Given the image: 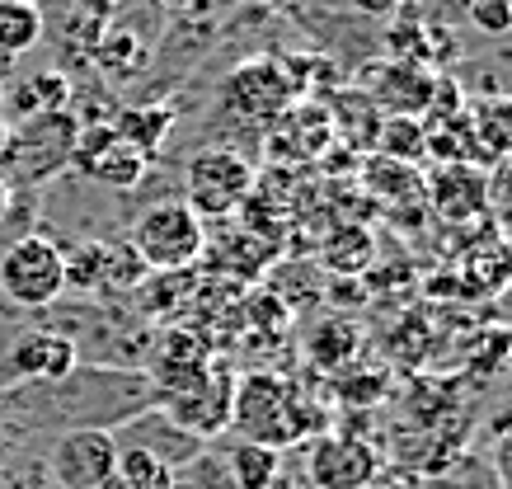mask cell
<instances>
[{"label": "cell", "instance_id": "1", "mask_svg": "<svg viewBox=\"0 0 512 489\" xmlns=\"http://www.w3.org/2000/svg\"><path fill=\"white\" fill-rule=\"evenodd\" d=\"M231 419L245 433V442H264L273 452L292 447V442L320 438V424H325L320 410L306 400V391L296 381L278 377V372H249L235 386Z\"/></svg>", "mask_w": 512, "mask_h": 489}, {"label": "cell", "instance_id": "2", "mask_svg": "<svg viewBox=\"0 0 512 489\" xmlns=\"http://www.w3.org/2000/svg\"><path fill=\"white\" fill-rule=\"evenodd\" d=\"M132 250L146 259L151 273H179L193 269L202 254H207V226L184 198L146 207L132 226Z\"/></svg>", "mask_w": 512, "mask_h": 489}, {"label": "cell", "instance_id": "3", "mask_svg": "<svg viewBox=\"0 0 512 489\" xmlns=\"http://www.w3.org/2000/svg\"><path fill=\"white\" fill-rule=\"evenodd\" d=\"M80 118L76 113H33L19 127H10V151L0 160V170H10L15 184H43L52 174H62L76 151ZM5 179V184H10Z\"/></svg>", "mask_w": 512, "mask_h": 489}, {"label": "cell", "instance_id": "4", "mask_svg": "<svg viewBox=\"0 0 512 489\" xmlns=\"http://www.w3.org/2000/svg\"><path fill=\"white\" fill-rule=\"evenodd\" d=\"M296 99H301V90L292 80V66L278 57H249L221 85V109L254 127H273Z\"/></svg>", "mask_w": 512, "mask_h": 489}, {"label": "cell", "instance_id": "5", "mask_svg": "<svg viewBox=\"0 0 512 489\" xmlns=\"http://www.w3.org/2000/svg\"><path fill=\"white\" fill-rule=\"evenodd\" d=\"M184 189H188L184 203L193 207L202 221L207 217L221 221L245 207L249 189H254V165H249L235 146H207V151H198V156L184 165Z\"/></svg>", "mask_w": 512, "mask_h": 489}, {"label": "cell", "instance_id": "6", "mask_svg": "<svg viewBox=\"0 0 512 489\" xmlns=\"http://www.w3.org/2000/svg\"><path fill=\"white\" fill-rule=\"evenodd\" d=\"M66 292V264L62 250L47 236H19L10 250L0 254V297L24 306V311H43Z\"/></svg>", "mask_w": 512, "mask_h": 489}, {"label": "cell", "instance_id": "7", "mask_svg": "<svg viewBox=\"0 0 512 489\" xmlns=\"http://www.w3.org/2000/svg\"><path fill=\"white\" fill-rule=\"evenodd\" d=\"M353 90L367 99L381 118H423V113L433 109L437 71H428V66H404V62L381 57V62L357 66Z\"/></svg>", "mask_w": 512, "mask_h": 489}, {"label": "cell", "instance_id": "8", "mask_svg": "<svg viewBox=\"0 0 512 489\" xmlns=\"http://www.w3.org/2000/svg\"><path fill=\"white\" fill-rule=\"evenodd\" d=\"M118 438L109 428H71L57 438L52 457H47V471L62 489H99L104 480L118 475Z\"/></svg>", "mask_w": 512, "mask_h": 489}, {"label": "cell", "instance_id": "9", "mask_svg": "<svg viewBox=\"0 0 512 489\" xmlns=\"http://www.w3.org/2000/svg\"><path fill=\"white\" fill-rule=\"evenodd\" d=\"M306 475L315 489H367L381 475V457L362 438L320 433L306 442Z\"/></svg>", "mask_w": 512, "mask_h": 489}, {"label": "cell", "instance_id": "10", "mask_svg": "<svg viewBox=\"0 0 512 489\" xmlns=\"http://www.w3.org/2000/svg\"><path fill=\"white\" fill-rule=\"evenodd\" d=\"M423 198L442 221L451 226H470V221L489 217V179L484 165H437L433 174H423Z\"/></svg>", "mask_w": 512, "mask_h": 489}, {"label": "cell", "instance_id": "11", "mask_svg": "<svg viewBox=\"0 0 512 489\" xmlns=\"http://www.w3.org/2000/svg\"><path fill=\"white\" fill-rule=\"evenodd\" d=\"M231 400H235V381L221 367H207L188 391L165 395V405L174 410L179 424H193L198 433H221L231 424Z\"/></svg>", "mask_w": 512, "mask_h": 489}, {"label": "cell", "instance_id": "12", "mask_svg": "<svg viewBox=\"0 0 512 489\" xmlns=\"http://www.w3.org/2000/svg\"><path fill=\"white\" fill-rule=\"evenodd\" d=\"M80 353L66 334H52V330H29L19 334L15 348H10V372L24 381H66L76 372Z\"/></svg>", "mask_w": 512, "mask_h": 489}, {"label": "cell", "instance_id": "13", "mask_svg": "<svg viewBox=\"0 0 512 489\" xmlns=\"http://www.w3.org/2000/svg\"><path fill=\"white\" fill-rule=\"evenodd\" d=\"M334 118H329L325 104H301L296 99L292 109L282 113L278 123H273V151L282 160H306V156H320V151H334Z\"/></svg>", "mask_w": 512, "mask_h": 489}, {"label": "cell", "instance_id": "14", "mask_svg": "<svg viewBox=\"0 0 512 489\" xmlns=\"http://www.w3.org/2000/svg\"><path fill=\"white\" fill-rule=\"evenodd\" d=\"M512 283V250L498 236H484L461 259V292L470 297H498Z\"/></svg>", "mask_w": 512, "mask_h": 489}, {"label": "cell", "instance_id": "15", "mask_svg": "<svg viewBox=\"0 0 512 489\" xmlns=\"http://www.w3.org/2000/svg\"><path fill=\"white\" fill-rule=\"evenodd\" d=\"M146 170H151V156H141L137 146H127L123 137H113L109 151H104V156L85 170V179L104 184V189L132 193V189H141V184H146Z\"/></svg>", "mask_w": 512, "mask_h": 489}, {"label": "cell", "instance_id": "16", "mask_svg": "<svg viewBox=\"0 0 512 489\" xmlns=\"http://www.w3.org/2000/svg\"><path fill=\"white\" fill-rule=\"evenodd\" d=\"M470 132H475V146H480L484 160L512 156V99L508 95L480 99L470 109Z\"/></svg>", "mask_w": 512, "mask_h": 489}, {"label": "cell", "instance_id": "17", "mask_svg": "<svg viewBox=\"0 0 512 489\" xmlns=\"http://www.w3.org/2000/svg\"><path fill=\"white\" fill-rule=\"evenodd\" d=\"M357 348H362V330L348 325V320H320L306 339V358L315 367H325V372H343V367L357 358Z\"/></svg>", "mask_w": 512, "mask_h": 489}, {"label": "cell", "instance_id": "18", "mask_svg": "<svg viewBox=\"0 0 512 489\" xmlns=\"http://www.w3.org/2000/svg\"><path fill=\"white\" fill-rule=\"evenodd\" d=\"M109 123L127 146H137L141 156H151V151H160L165 137H170L174 109H165V104H156V109H151V104H146V109H118V118H109Z\"/></svg>", "mask_w": 512, "mask_h": 489}, {"label": "cell", "instance_id": "19", "mask_svg": "<svg viewBox=\"0 0 512 489\" xmlns=\"http://www.w3.org/2000/svg\"><path fill=\"white\" fill-rule=\"evenodd\" d=\"M362 184L376 193V198H423V174L419 165H404V160H390V156H372L362 165Z\"/></svg>", "mask_w": 512, "mask_h": 489}, {"label": "cell", "instance_id": "20", "mask_svg": "<svg viewBox=\"0 0 512 489\" xmlns=\"http://www.w3.org/2000/svg\"><path fill=\"white\" fill-rule=\"evenodd\" d=\"M90 57H94V66H99L104 76L127 80V76H137L141 66H146V43H141L132 29H109L90 48Z\"/></svg>", "mask_w": 512, "mask_h": 489}, {"label": "cell", "instance_id": "21", "mask_svg": "<svg viewBox=\"0 0 512 489\" xmlns=\"http://www.w3.org/2000/svg\"><path fill=\"white\" fill-rule=\"evenodd\" d=\"M38 43H43V10L0 0V57H24Z\"/></svg>", "mask_w": 512, "mask_h": 489}, {"label": "cell", "instance_id": "22", "mask_svg": "<svg viewBox=\"0 0 512 489\" xmlns=\"http://www.w3.org/2000/svg\"><path fill=\"white\" fill-rule=\"evenodd\" d=\"M282 471V457L273 452V447H264V442H235L231 452V480L235 489H268L273 480H278Z\"/></svg>", "mask_w": 512, "mask_h": 489}, {"label": "cell", "instance_id": "23", "mask_svg": "<svg viewBox=\"0 0 512 489\" xmlns=\"http://www.w3.org/2000/svg\"><path fill=\"white\" fill-rule=\"evenodd\" d=\"M66 104H71V80L62 71H38V76H29L15 90V109L24 118H33V113H62Z\"/></svg>", "mask_w": 512, "mask_h": 489}, {"label": "cell", "instance_id": "24", "mask_svg": "<svg viewBox=\"0 0 512 489\" xmlns=\"http://www.w3.org/2000/svg\"><path fill=\"white\" fill-rule=\"evenodd\" d=\"M151 278V269H146V259H141L137 250H132V240H104V283H99V292H132V287H141Z\"/></svg>", "mask_w": 512, "mask_h": 489}, {"label": "cell", "instance_id": "25", "mask_svg": "<svg viewBox=\"0 0 512 489\" xmlns=\"http://www.w3.org/2000/svg\"><path fill=\"white\" fill-rule=\"evenodd\" d=\"M118 480H123V489H174L170 461L156 457V452H146V447L118 452Z\"/></svg>", "mask_w": 512, "mask_h": 489}, {"label": "cell", "instance_id": "26", "mask_svg": "<svg viewBox=\"0 0 512 489\" xmlns=\"http://www.w3.org/2000/svg\"><path fill=\"white\" fill-rule=\"evenodd\" d=\"M376 146H381V156L404 160V165H419V156H428L419 118H381V127H376Z\"/></svg>", "mask_w": 512, "mask_h": 489}, {"label": "cell", "instance_id": "27", "mask_svg": "<svg viewBox=\"0 0 512 489\" xmlns=\"http://www.w3.org/2000/svg\"><path fill=\"white\" fill-rule=\"evenodd\" d=\"M325 264L334 273H362L372 264V236L362 226H343L325 240Z\"/></svg>", "mask_w": 512, "mask_h": 489}, {"label": "cell", "instance_id": "28", "mask_svg": "<svg viewBox=\"0 0 512 489\" xmlns=\"http://www.w3.org/2000/svg\"><path fill=\"white\" fill-rule=\"evenodd\" d=\"M62 264H66V287H76V292H99V283H104V240L76 245L71 254H62Z\"/></svg>", "mask_w": 512, "mask_h": 489}, {"label": "cell", "instance_id": "29", "mask_svg": "<svg viewBox=\"0 0 512 489\" xmlns=\"http://www.w3.org/2000/svg\"><path fill=\"white\" fill-rule=\"evenodd\" d=\"M461 10L489 38H508L512 33V0H461Z\"/></svg>", "mask_w": 512, "mask_h": 489}, {"label": "cell", "instance_id": "30", "mask_svg": "<svg viewBox=\"0 0 512 489\" xmlns=\"http://www.w3.org/2000/svg\"><path fill=\"white\" fill-rule=\"evenodd\" d=\"M245 311L259 320V325H273V330L287 325V306H282V297H273V292H254V297L245 301Z\"/></svg>", "mask_w": 512, "mask_h": 489}, {"label": "cell", "instance_id": "31", "mask_svg": "<svg viewBox=\"0 0 512 489\" xmlns=\"http://www.w3.org/2000/svg\"><path fill=\"white\" fill-rule=\"evenodd\" d=\"M484 179H489V198H494V203H512V156L489 160Z\"/></svg>", "mask_w": 512, "mask_h": 489}, {"label": "cell", "instance_id": "32", "mask_svg": "<svg viewBox=\"0 0 512 489\" xmlns=\"http://www.w3.org/2000/svg\"><path fill=\"white\" fill-rule=\"evenodd\" d=\"M404 0H353V10H362V15H372V19H386V15H395Z\"/></svg>", "mask_w": 512, "mask_h": 489}, {"label": "cell", "instance_id": "33", "mask_svg": "<svg viewBox=\"0 0 512 489\" xmlns=\"http://www.w3.org/2000/svg\"><path fill=\"white\" fill-rule=\"evenodd\" d=\"M160 5H165V10H179V15H202L212 0H160Z\"/></svg>", "mask_w": 512, "mask_h": 489}, {"label": "cell", "instance_id": "34", "mask_svg": "<svg viewBox=\"0 0 512 489\" xmlns=\"http://www.w3.org/2000/svg\"><path fill=\"white\" fill-rule=\"evenodd\" d=\"M498 471H503V475L512 480V433H508L503 442H498Z\"/></svg>", "mask_w": 512, "mask_h": 489}, {"label": "cell", "instance_id": "35", "mask_svg": "<svg viewBox=\"0 0 512 489\" xmlns=\"http://www.w3.org/2000/svg\"><path fill=\"white\" fill-rule=\"evenodd\" d=\"M5 151H10V123L0 118V160H5Z\"/></svg>", "mask_w": 512, "mask_h": 489}, {"label": "cell", "instance_id": "36", "mask_svg": "<svg viewBox=\"0 0 512 489\" xmlns=\"http://www.w3.org/2000/svg\"><path fill=\"white\" fill-rule=\"evenodd\" d=\"M5 207H10V184L0 179V217H5Z\"/></svg>", "mask_w": 512, "mask_h": 489}, {"label": "cell", "instance_id": "37", "mask_svg": "<svg viewBox=\"0 0 512 489\" xmlns=\"http://www.w3.org/2000/svg\"><path fill=\"white\" fill-rule=\"evenodd\" d=\"M254 5H287V0H254Z\"/></svg>", "mask_w": 512, "mask_h": 489}, {"label": "cell", "instance_id": "38", "mask_svg": "<svg viewBox=\"0 0 512 489\" xmlns=\"http://www.w3.org/2000/svg\"><path fill=\"white\" fill-rule=\"evenodd\" d=\"M19 5H38V0H19Z\"/></svg>", "mask_w": 512, "mask_h": 489}, {"label": "cell", "instance_id": "39", "mask_svg": "<svg viewBox=\"0 0 512 489\" xmlns=\"http://www.w3.org/2000/svg\"><path fill=\"white\" fill-rule=\"evenodd\" d=\"M0 104H5V85H0Z\"/></svg>", "mask_w": 512, "mask_h": 489}, {"label": "cell", "instance_id": "40", "mask_svg": "<svg viewBox=\"0 0 512 489\" xmlns=\"http://www.w3.org/2000/svg\"><path fill=\"white\" fill-rule=\"evenodd\" d=\"M0 489H15V485H5V480H0Z\"/></svg>", "mask_w": 512, "mask_h": 489}, {"label": "cell", "instance_id": "41", "mask_svg": "<svg viewBox=\"0 0 512 489\" xmlns=\"http://www.w3.org/2000/svg\"><path fill=\"white\" fill-rule=\"evenodd\" d=\"M508 38H512V33H508Z\"/></svg>", "mask_w": 512, "mask_h": 489}]
</instances>
